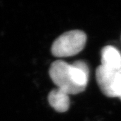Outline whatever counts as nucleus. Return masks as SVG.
Masks as SVG:
<instances>
[{"instance_id":"obj_1","label":"nucleus","mask_w":121,"mask_h":121,"mask_svg":"<svg viewBox=\"0 0 121 121\" xmlns=\"http://www.w3.org/2000/svg\"><path fill=\"white\" fill-rule=\"evenodd\" d=\"M86 42V35L83 31H69L60 35L53 42L51 53L57 57L74 56L82 51Z\"/></svg>"},{"instance_id":"obj_2","label":"nucleus","mask_w":121,"mask_h":121,"mask_svg":"<svg viewBox=\"0 0 121 121\" xmlns=\"http://www.w3.org/2000/svg\"><path fill=\"white\" fill-rule=\"evenodd\" d=\"M49 74L57 88L69 95L78 94L85 90L74 83L70 73V64L64 60H57L53 62L49 68Z\"/></svg>"},{"instance_id":"obj_3","label":"nucleus","mask_w":121,"mask_h":121,"mask_svg":"<svg viewBox=\"0 0 121 121\" xmlns=\"http://www.w3.org/2000/svg\"><path fill=\"white\" fill-rule=\"evenodd\" d=\"M121 70L100 65L96 70V82L101 92L108 97H117V85Z\"/></svg>"},{"instance_id":"obj_4","label":"nucleus","mask_w":121,"mask_h":121,"mask_svg":"<svg viewBox=\"0 0 121 121\" xmlns=\"http://www.w3.org/2000/svg\"><path fill=\"white\" fill-rule=\"evenodd\" d=\"M101 64L107 68L121 70V54L112 46H106L101 50Z\"/></svg>"},{"instance_id":"obj_5","label":"nucleus","mask_w":121,"mask_h":121,"mask_svg":"<svg viewBox=\"0 0 121 121\" xmlns=\"http://www.w3.org/2000/svg\"><path fill=\"white\" fill-rule=\"evenodd\" d=\"M69 95L64 90L56 88L48 95V102L52 108L58 112H66L70 106Z\"/></svg>"},{"instance_id":"obj_6","label":"nucleus","mask_w":121,"mask_h":121,"mask_svg":"<svg viewBox=\"0 0 121 121\" xmlns=\"http://www.w3.org/2000/svg\"><path fill=\"white\" fill-rule=\"evenodd\" d=\"M70 70L74 83L86 88L89 78V69L86 63L82 60H77L70 64Z\"/></svg>"},{"instance_id":"obj_7","label":"nucleus","mask_w":121,"mask_h":121,"mask_svg":"<svg viewBox=\"0 0 121 121\" xmlns=\"http://www.w3.org/2000/svg\"><path fill=\"white\" fill-rule=\"evenodd\" d=\"M117 97H119L121 99V71L120 72L119 77V81H118Z\"/></svg>"}]
</instances>
